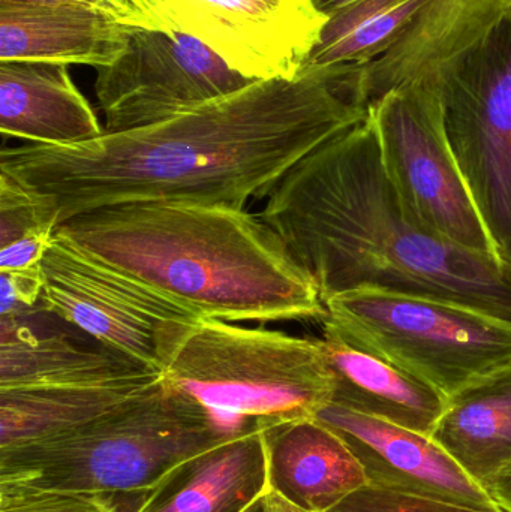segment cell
Wrapping results in <instances>:
<instances>
[{
	"label": "cell",
	"instance_id": "8992f818",
	"mask_svg": "<svg viewBox=\"0 0 511 512\" xmlns=\"http://www.w3.org/2000/svg\"><path fill=\"white\" fill-rule=\"evenodd\" d=\"M324 330L449 399L511 367V321L422 295L359 288L324 301Z\"/></svg>",
	"mask_w": 511,
	"mask_h": 512
},
{
	"label": "cell",
	"instance_id": "8fae6325",
	"mask_svg": "<svg viewBox=\"0 0 511 512\" xmlns=\"http://www.w3.org/2000/svg\"><path fill=\"white\" fill-rule=\"evenodd\" d=\"M42 271L39 307L44 312L150 369L159 370L162 327L174 319L194 318L56 234L42 259Z\"/></svg>",
	"mask_w": 511,
	"mask_h": 512
},
{
	"label": "cell",
	"instance_id": "cb8c5ba5",
	"mask_svg": "<svg viewBox=\"0 0 511 512\" xmlns=\"http://www.w3.org/2000/svg\"><path fill=\"white\" fill-rule=\"evenodd\" d=\"M0 512H123L116 501L102 495L56 492L35 487L0 484Z\"/></svg>",
	"mask_w": 511,
	"mask_h": 512
},
{
	"label": "cell",
	"instance_id": "1f68e13d",
	"mask_svg": "<svg viewBox=\"0 0 511 512\" xmlns=\"http://www.w3.org/2000/svg\"><path fill=\"white\" fill-rule=\"evenodd\" d=\"M266 490H264L263 495L258 496V498L255 499V501H252L251 504L248 505V507L243 508V510L240 512H267L266 502H264V498H266Z\"/></svg>",
	"mask_w": 511,
	"mask_h": 512
},
{
	"label": "cell",
	"instance_id": "ba28073f",
	"mask_svg": "<svg viewBox=\"0 0 511 512\" xmlns=\"http://www.w3.org/2000/svg\"><path fill=\"white\" fill-rule=\"evenodd\" d=\"M128 26L203 42L252 80H294L329 18L312 0H119Z\"/></svg>",
	"mask_w": 511,
	"mask_h": 512
},
{
	"label": "cell",
	"instance_id": "ffe728a7",
	"mask_svg": "<svg viewBox=\"0 0 511 512\" xmlns=\"http://www.w3.org/2000/svg\"><path fill=\"white\" fill-rule=\"evenodd\" d=\"M162 378L101 387L0 390V450L86 426L146 393Z\"/></svg>",
	"mask_w": 511,
	"mask_h": 512
},
{
	"label": "cell",
	"instance_id": "484cf974",
	"mask_svg": "<svg viewBox=\"0 0 511 512\" xmlns=\"http://www.w3.org/2000/svg\"><path fill=\"white\" fill-rule=\"evenodd\" d=\"M42 262L26 270L0 271V316L35 309L44 291Z\"/></svg>",
	"mask_w": 511,
	"mask_h": 512
},
{
	"label": "cell",
	"instance_id": "f546056e",
	"mask_svg": "<svg viewBox=\"0 0 511 512\" xmlns=\"http://www.w3.org/2000/svg\"><path fill=\"white\" fill-rule=\"evenodd\" d=\"M264 502H266L267 512H309L303 510V508L297 507L293 502L288 501L285 496H282L281 493L273 487L272 481H270L269 487H267Z\"/></svg>",
	"mask_w": 511,
	"mask_h": 512
},
{
	"label": "cell",
	"instance_id": "3957f363",
	"mask_svg": "<svg viewBox=\"0 0 511 512\" xmlns=\"http://www.w3.org/2000/svg\"><path fill=\"white\" fill-rule=\"evenodd\" d=\"M56 236L194 318L225 322L326 318L320 289L282 237L221 204H119L81 213Z\"/></svg>",
	"mask_w": 511,
	"mask_h": 512
},
{
	"label": "cell",
	"instance_id": "4fadbf2b",
	"mask_svg": "<svg viewBox=\"0 0 511 512\" xmlns=\"http://www.w3.org/2000/svg\"><path fill=\"white\" fill-rule=\"evenodd\" d=\"M511 17V0H432L353 81L359 104L405 84H440Z\"/></svg>",
	"mask_w": 511,
	"mask_h": 512
},
{
	"label": "cell",
	"instance_id": "7402d4cb",
	"mask_svg": "<svg viewBox=\"0 0 511 512\" xmlns=\"http://www.w3.org/2000/svg\"><path fill=\"white\" fill-rule=\"evenodd\" d=\"M432 0H357L327 20L303 68L336 69L350 83Z\"/></svg>",
	"mask_w": 511,
	"mask_h": 512
},
{
	"label": "cell",
	"instance_id": "52a82bcc",
	"mask_svg": "<svg viewBox=\"0 0 511 512\" xmlns=\"http://www.w3.org/2000/svg\"><path fill=\"white\" fill-rule=\"evenodd\" d=\"M368 117L410 215L456 248L501 259L450 147L441 84L390 90L368 105Z\"/></svg>",
	"mask_w": 511,
	"mask_h": 512
},
{
	"label": "cell",
	"instance_id": "7a4b0ae2",
	"mask_svg": "<svg viewBox=\"0 0 511 512\" xmlns=\"http://www.w3.org/2000/svg\"><path fill=\"white\" fill-rule=\"evenodd\" d=\"M260 218L284 240L326 301L359 288L422 295L511 321V268L456 248L402 203L369 117L300 161Z\"/></svg>",
	"mask_w": 511,
	"mask_h": 512
},
{
	"label": "cell",
	"instance_id": "9a60e30c",
	"mask_svg": "<svg viewBox=\"0 0 511 512\" xmlns=\"http://www.w3.org/2000/svg\"><path fill=\"white\" fill-rule=\"evenodd\" d=\"M137 29L95 6H0V62L104 68Z\"/></svg>",
	"mask_w": 511,
	"mask_h": 512
},
{
	"label": "cell",
	"instance_id": "d6986e66",
	"mask_svg": "<svg viewBox=\"0 0 511 512\" xmlns=\"http://www.w3.org/2000/svg\"><path fill=\"white\" fill-rule=\"evenodd\" d=\"M431 438L485 487L511 465V367L447 399Z\"/></svg>",
	"mask_w": 511,
	"mask_h": 512
},
{
	"label": "cell",
	"instance_id": "f1b7e54d",
	"mask_svg": "<svg viewBox=\"0 0 511 512\" xmlns=\"http://www.w3.org/2000/svg\"><path fill=\"white\" fill-rule=\"evenodd\" d=\"M485 489L501 510L511 512V465L485 484Z\"/></svg>",
	"mask_w": 511,
	"mask_h": 512
},
{
	"label": "cell",
	"instance_id": "4dcf8cb0",
	"mask_svg": "<svg viewBox=\"0 0 511 512\" xmlns=\"http://www.w3.org/2000/svg\"><path fill=\"white\" fill-rule=\"evenodd\" d=\"M312 2L321 14L329 18L341 9L347 8L351 3L357 2V0H312Z\"/></svg>",
	"mask_w": 511,
	"mask_h": 512
},
{
	"label": "cell",
	"instance_id": "44dd1931",
	"mask_svg": "<svg viewBox=\"0 0 511 512\" xmlns=\"http://www.w3.org/2000/svg\"><path fill=\"white\" fill-rule=\"evenodd\" d=\"M270 483L266 430L252 424L201 457L176 492L146 512H240Z\"/></svg>",
	"mask_w": 511,
	"mask_h": 512
},
{
	"label": "cell",
	"instance_id": "2e32d148",
	"mask_svg": "<svg viewBox=\"0 0 511 512\" xmlns=\"http://www.w3.org/2000/svg\"><path fill=\"white\" fill-rule=\"evenodd\" d=\"M0 132L39 146H72L105 129L68 65L0 62Z\"/></svg>",
	"mask_w": 511,
	"mask_h": 512
},
{
	"label": "cell",
	"instance_id": "6da1fadb",
	"mask_svg": "<svg viewBox=\"0 0 511 512\" xmlns=\"http://www.w3.org/2000/svg\"><path fill=\"white\" fill-rule=\"evenodd\" d=\"M366 117L338 71L303 68L294 80H258L146 128L72 146L5 147L0 173L50 204L59 225L147 201L245 209Z\"/></svg>",
	"mask_w": 511,
	"mask_h": 512
},
{
	"label": "cell",
	"instance_id": "277c9868",
	"mask_svg": "<svg viewBox=\"0 0 511 512\" xmlns=\"http://www.w3.org/2000/svg\"><path fill=\"white\" fill-rule=\"evenodd\" d=\"M245 432V430H243ZM164 379L71 432L0 450V484L102 495L152 508L210 451L236 438ZM123 511V510H122Z\"/></svg>",
	"mask_w": 511,
	"mask_h": 512
},
{
	"label": "cell",
	"instance_id": "d6a6232c",
	"mask_svg": "<svg viewBox=\"0 0 511 512\" xmlns=\"http://www.w3.org/2000/svg\"><path fill=\"white\" fill-rule=\"evenodd\" d=\"M507 265H509V267L511 268V255H510V258L507 259V262H506Z\"/></svg>",
	"mask_w": 511,
	"mask_h": 512
},
{
	"label": "cell",
	"instance_id": "4316f807",
	"mask_svg": "<svg viewBox=\"0 0 511 512\" xmlns=\"http://www.w3.org/2000/svg\"><path fill=\"white\" fill-rule=\"evenodd\" d=\"M56 230L44 228L0 248V271L26 270L41 264Z\"/></svg>",
	"mask_w": 511,
	"mask_h": 512
},
{
	"label": "cell",
	"instance_id": "d4e9b609",
	"mask_svg": "<svg viewBox=\"0 0 511 512\" xmlns=\"http://www.w3.org/2000/svg\"><path fill=\"white\" fill-rule=\"evenodd\" d=\"M327 512H507L486 511L468 505L420 498L366 486Z\"/></svg>",
	"mask_w": 511,
	"mask_h": 512
},
{
	"label": "cell",
	"instance_id": "603a6c76",
	"mask_svg": "<svg viewBox=\"0 0 511 512\" xmlns=\"http://www.w3.org/2000/svg\"><path fill=\"white\" fill-rule=\"evenodd\" d=\"M50 204L0 173V248L44 228H57Z\"/></svg>",
	"mask_w": 511,
	"mask_h": 512
},
{
	"label": "cell",
	"instance_id": "ac0fdd59",
	"mask_svg": "<svg viewBox=\"0 0 511 512\" xmlns=\"http://www.w3.org/2000/svg\"><path fill=\"white\" fill-rule=\"evenodd\" d=\"M324 351L336 378L332 403L431 436L447 397L399 367L323 330Z\"/></svg>",
	"mask_w": 511,
	"mask_h": 512
},
{
	"label": "cell",
	"instance_id": "30bf717a",
	"mask_svg": "<svg viewBox=\"0 0 511 512\" xmlns=\"http://www.w3.org/2000/svg\"><path fill=\"white\" fill-rule=\"evenodd\" d=\"M96 71V98L110 134L164 122L258 81L173 30H135L119 59Z\"/></svg>",
	"mask_w": 511,
	"mask_h": 512
},
{
	"label": "cell",
	"instance_id": "e0dca14e",
	"mask_svg": "<svg viewBox=\"0 0 511 512\" xmlns=\"http://www.w3.org/2000/svg\"><path fill=\"white\" fill-rule=\"evenodd\" d=\"M270 481L282 496L309 512H327L369 486L344 439L315 420L264 427Z\"/></svg>",
	"mask_w": 511,
	"mask_h": 512
},
{
	"label": "cell",
	"instance_id": "83f0119b",
	"mask_svg": "<svg viewBox=\"0 0 511 512\" xmlns=\"http://www.w3.org/2000/svg\"><path fill=\"white\" fill-rule=\"evenodd\" d=\"M87 5L95 6L113 15L119 23H125V9L119 0H0V6H59ZM128 26V24H126ZM132 27V26H131Z\"/></svg>",
	"mask_w": 511,
	"mask_h": 512
},
{
	"label": "cell",
	"instance_id": "9c48e42d",
	"mask_svg": "<svg viewBox=\"0 0 511 512\" xmlns=\"http://www.w3.org/2000/svg\"><path fill=\"white\" fill-rule=\"evenodd\" d=\"M459 170L497 245L511 255V17L441 81Z\"/></svg>",
	"mask_w": 511,
	"mask_h": 512
},
{
	"label": "cell",
	"instance_id": "5bb4252c",
	"mask_svg": "<svg viewBox=\"0 0 511 512\" xmlns=\"http://www.w3.org/2000/svg\"><path fill=\"white\" fill-rule=\"evenodd\" d=\"M162 378L159 370L98 342L71 334L39 333L23 312L0 316V390L101 387Z\"/></svg>",
	"mask_w": 511,
	"mask_h": 512
},
{
	"label": "cell",
	"instance_id": "5b68a950",
	"mask_svg": "<svg viewBox=\"0 0 511 512\" xmlns=\"http://www.w3.org/2000/svg\"><path fill=\"white\" fill-rule=\"evenodd\" d=\"M158 367L168 387L234 433L315 420L336 390L321 340L218 319L168 321Z\"/></svg>",
	"mask_w": 511,
	"mask_h": 512
},
{
	"label": "cell",
	"instance_id": "7c38bea8",
	"mask_svg": "<svg viewBox=\"0 0 511 512\" xmlns=\"http://www.w3.org/2000/svg\"><path fill=\"white\" fill-rule=\"evenodd\" d=\"M317 420L338 433L377 489L498 511L488 490L431 438L407 427L329 403Z\"/></svg>",
	"mask_w": 511,
	"mask_h": 512
}]
</instances>
